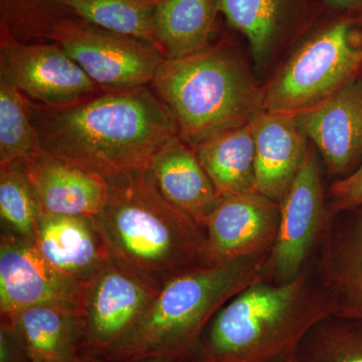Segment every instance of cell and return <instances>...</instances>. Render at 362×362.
I'll list each match as a JSON object with an SVG mask.
<instances>
[{"label":"cell","mask_w":362,"mask_h":362,"mask_svg":"<svg viewBox=\"0 0 362 362\" xmlns=\"http://www.w3.org/2000/svg\"><path fill=\"white\" fill-rule=\"evenodd\" d=\"M280 207L277 239L267 258L264 279L281 283L310 265L330 220L318 152L311 143Z\"/></svg>","instance_id":"obj_8"},{"label":"cell","mask_w":362,"mask_h":362,"mask_svg":"<svg viewBox=\"0 0 362 362\" xmlns=\"http://www.w3.org/2000/svg\"><path fill=\"white\" fill-rule=\"evenodd\" d=\"M362 71V45L340 21L304 42L264 89L263 111L296 114L332 96Z\"/></svg>","instance_id":"obj_6"},{"label":"cell","mask_w":362,"mask_h":362,"mask_svg":"<svg viewBox=\"0 0 362 362\" xmlns=\"http://www.w3.org/2000/svg\"><path fill=\"white\" fill-rule=\"evenodd\" d=\"M81 362H110L104 361V359L97 358V357L81 356ZM136 362H175L165 361V359H147V361H136Z\"/></svg>","instance_id":"obj_30"},{"label":"cell","mask_w":362,"mask_h":362,"mask_svg":"<svg viewBox=\"0 0 362 362\" xmlns=\"http://www.w3.org/2000/svg\"><path fill=\"white\" fill-rule=\"evenodd\" d=\"M218 13L249 40L252 58L263 65L271 56L284 20L285 0H214Z\"/></svg>","instance_id":"obj_23"},{"label":"cell","mask_w":362,"mask_h":362,"mask_svg":"<svg viewBox=\"0 0 362 362\" xmlns=\"http://www.w3.org/2000/svg\"><path fill=\"white\" fill-rule=\"evenodd\" d=\"M148 171L166 201L206 228L221 199L194 149L176 136L159 149Z\"/></svg>","instance_id":"obj_18"},{"label":"cell","mask_w":362,"mask_h":362,"mask_svg":"<svg viewBox=\"0 0 362 362\" xmlns=\"http://www.w3.org/2000/svg\"><path fill=\"white\" fill-rule=\"evenodd\" d=\"M296 362H362V319L329 315L295 350Z\"/></svg>","instance_id":"obj_25"},{"label":"cell","mask_w":362,"mask_h":362,"mask_svg":"<svg viewBox=\"0 0 362 362\" xmlns=\"http://www.w3.org/2000/svg\"><path fill=\"white\" fill-rule=\"evenodd\" d=\"M42 214L23 164L0 166V216L2 230L35 242Z\"/></svg>","instance_id":"obj_26"},{"label":"cell","mask_w":362,"mask_h":362,"mask_svg":"<svg viewBox=\"0 0 362 362\" xmlns=\"http://www.w3.org/2000/svg\"><path fill=\"white\" fill-rule=\"evenodd\" d=\"M0 81L33 103L52 109L75 106L104 92L56 42L25 44L6 33L0 47Z\"/></svg>","instance_id":"obj_9"},{"label":"cell","mask_w":362,"mask_h":362,"mask_svg":"<svg viewBox=\"0 0 362 362\" xmlns=\"http://www.w3.org/2000/svg\"><path fill=\"white\" fill-rule=\"evenodd\" d=\"M194 151L221 199L256 190L251 123L226 131Z\"/></svg>","instance_id":"obj_21"},{"label":"cell","mask_w":362,"mask_h":362,"mask_svg":"<svg viewBox=\"0 0 362 362\" xmlns=\"http://www.w3.org/2000/svg\"><path fill=\"white\" fill-rule=\"evenodd\" d=\"M32 116L44 151L108 183L147 170L178 136L175 117L150 86L104 90L66 108L32 102Z\"/></svg>","instance_id":"obj_1"},{"label":"cell","mask_w":362,"mask_h":362,"mask_svg":"<svg viewBox=\"0 0 362 362\" xmlns=\"http://www.w3.org/2000/svg\"><path fill=\"white\" fill-rule=\"evenodd\" d=\"M216 13L214 0H160L153 37L164 59L187 58L209 47Z\"/></svg>","instance_id":"obj_20"},{"label":"cell","mask_w":362,"mask_h":362,"mask_svg":"<svg viewBox=\"0 0 362 362\" xmlns=\"http://www.w3.org/2000/svg\"><path fill=\"white\" fill-rule=\"evenodd\" d=\"M295 116L331 176H337L339 180L361 165L362 77Z\"/></svg>","instance_id":"obj_14"},{"label":"cell","mask_w":362,"mask_h":362,"mask_svg":"<svg viewBox=\"0 0 362 362\" xmlns=\"http://www.w3.org/2000/svg\"><path fill=\"white\" fill-rule=\"evenodd\" d=\"M271 362H296L295 361L294 356L293 354L289 356L283 357V358L276 359V361H273Z\"/></svg>","instance_id":"obj_32"},{"label":"cell","mask_w":362,"mask_h":362,"mask_svg":"<svg viewBox=\"0 0 362 362\" xmlns=\"http://www.w3.org/2000/svg\"><path fill=\"white\" fill-rule=\"evenodd\" d=\"M42 214L94 218L106 204L109 185L99 175L42 150L23 163Z\"/></svg>","instance_id":"obj_16"},{"label":"cell","mask_w":362,"mask_h":362,"mask_svg":"<svg viewBox=\"0 0 362 362\" xmlns=\"http://www.w3.org/2000/svg\"><path fill=\"white\" fill-rule=\"evenodd\" d=\"M45 37L59 45L103 90L148 87L165 61L151 42L73 16L54 21Z\"/></svg>","instance_id":"obj_7"},{"label":"cell","mask_w":362,"mask_h":362,"mask_svg":"<svg viewBox=\"0 0 362 362\" xmlns=\"http://www.w3.org/2000/svg\"><path fill=\"white\" fill-rule=\"evenodd\" d=\"M1 318L13 323L33 361H80L84 338L80 309L58 304L35 305Z\"/></svg>","instance_id":"obj_19"},{"label":"cell","mask_w":362,"mask_h":362,"mask_svg":"<svg viewBox=\"0 0 362 362\" xmlns=\"http://www.w3.org/2000/svg\"><path fill=\"white\" fill-rule=\"evenodd\" d=\"M160 0H61L66 16L156 45L154 16Z\"/></svg>","instance_id":"obj_22"},{"label":"cell","mask_w":362,"mask_h":362,"mask_svg":"<svg viewBox=\"0 0 362 362\" xmlns=\"http://www.w3.org/2000/svg\"><path fill=\"white\" fill-rule=\"evenodd\" d=\"M281 207L257 190L221 199L206 225L204 265L268 254L277 239Z\"/></svg>","instance_id":"obj_12"},{"label":"cell","mask_w":362,"mask_h":362,"mask_svg":"<svg viewBox=\"0 0 362 362\" xmlns=\"http://www.w3.org/2000/svg\"><path fill=\"white\" fill-rule=\"evenodd\" d=\"M108 185L94 221L112 261L158 287L204 265L206 228L166 201L148 169Z\"/></svg>","instance_id":"obj_4"},{"label":"cell","mask_w":362,"mask_h":362,"mask_svg":"<svg viewBox=\"0 0 362 362\" xmlns=\"http://www.w3.org/2000/svg\"><path fill=\"white\" fill-rule=\"evenodd\" d=\"M35 244L52 266L86 285L112 261L94 218L87 216L40 214Z\"/></svg>","instance_id":"obj_17"},{"label":"cell","mask_w":362,"mask_h":362,"mask_svg":"<svg viewBox=\"0 0 362 362\" xmlns=\"http://www.w3.org/2000/svg\"><path fill=\"white\" fill-rule=\"evenodd\" d=\"M61 0H1L6 26L23 25L45 35L49 26L64 18Z\"/></svg>","instance_id":"obj_27"},{"label":"cell","mask_w":362,"mask_h":362,"mask_svg":"<svg viewBox=\"0 0 362 362\" xmlns=\"http://www.w3.org/2000/svg\"><path fill=\"white\" fill-rule=\"evenodd\" d=\"M42 151L32 102L0 81V166L25 163Z\"/></svg>","instance_id":"obj_24"},{"label":"cell","mask_w":362,"mask_h":362,"mask_svg":"<svg viewBox=\"0 0 362 362\" xmlns=\"http://www.w3.org/2000/svg\"><path fill=\"white\" fill-rule=\"evenodd\" d=\"M251 124L255 188L280 204L296 178L310 142L293 114L262 111Z\"/></svg>","instance_id":"obj_15"},{"label":"cell","mask_w":362,"mask_h":362,"mask_svg":"<svg viewBox=\"0 0 362 362\" xmlns=\"http://www.w3.org/2000/svg\"><path fill=\"white\" fill-rule=\"evenodd\" d=\"M312 266L331 315L362 319V206L331 214Z\"/></svg>","instance_id":"obj_13"},{"label":"cell","mask_w":362,"mask_h":362,"mask_svg":"<svg viewBox=\"0 0 362 362\" xmlns=\"http://www.w3.org/2000/svg\"><path fill=\"white\" fill-rule=\"evenodd\" d=\"M33 362H66V361H52V359H33ZM75 362H81V359L78 361Z\"/></svg>","instance_id":"obj_33"},{"label":"cell","mask_w":362,"mask_h":362,"mask_svg":"<svg viewBox=\"0 0 362 362\" xmlns=\"http://www.w3.org/2000/svg\"><path fill=\"white\" fill-rule=\"evenodd\" d=\"M0 362H33L20 333L6 318L0 323Z\"/></svg>","instance_id":"obj_29"},{"label":"cell","mask_w":362,"mask_h":362,"mask_svg":"<svg viewBox=\"0 0 362 362\" xmlns=\"http://www.w3.org/2000/svg\"><path fill=\"white\" fill-rule=\"evenodd\" d=\"M331 315L312 263L287 282L261 279L223 305L189 362H271L291 356L307 333Z\"/></svg>","instance_id":"obj_2"},{"label":"cell","mask_w":362,"mask_h":362,"mask_svg":"<svg viewBox=\"0 0 362 362\" xmlns=\"http://www.w3.org/2000/svg\"><path fill=\"white\" fill-rule=\"evenodd\" d=\"M268 255L178 272L161 285L132 329L100 358L110 362H189L207 326L223 305L264 279Z\"/></svg>","instance_id":"obj_3"},{"label":"cell","mask_w":362,"mask_h":362,"mask_svg":"<svg viewBox=\"0 0 362 362\" xmlns=\"http://www.w3.org/2000/svg\"><path fill=\"white\" fill-rule=\"evenodd\" d=\"M158 286L116 262L86 285L82 356L102 357L137 323Z\"/></svg>","instance_id":"obj_10"},{"label":"cell","mask_w":362,"mask_h":362,"mask_svg":"<svg viewBox=\"0 0 362 362\" xmlns=\"http://www.w3.org/2000/svg\"><path fill=\"white\" fill-rule=\"evenodd\" d=\"M327 202L330 214L362 206V163L350 175L330 185Z\"/></svg>","instance_id":"obj_28"},{"label":"cell","mask_w":362,"mask_h":362,"mask_svg":"<svg viewBox=\"0 0 362 362\" xmlns=\"http://www.w3.org/2000/svg\"><path fill=\"white\" fill-rule=\"evenodd\" d=\"M150 87L175 117L178 136L194 149L263 111V88L239 54L221 42L187 58L165 59Z\"/></svg>","instance_id":"obj_5"},{"label":"cell","mask_w":362,"mask_h":362,"mask_svg":"<svg viewBox=\"0 0 362 362\" xmlns=\"http://www.w3.org/2000/svg\"><path fill=\"white\" fill-rule=\"evenodd\" d=\"M326 1L330 2V4H335V6L346 7L354 6V4H358L361 0H326Z\"/></svg>","instance_id":"obj_31"},{"label":"cell","mask_w":362,"mask_h":362,"mask_svg":"<svg viewBox=\"0 0 362 362\" xmlns=\"http://www.w3.org/2000/svg\"><path fill=\"white\" fill-rule=\"evenodd\" d=\"M86 284L52 266L33 240L1 232L0 238V313L42 304H58L82 311Z\"/></svg>","instance_id":"obj_11"}]
</instances>
